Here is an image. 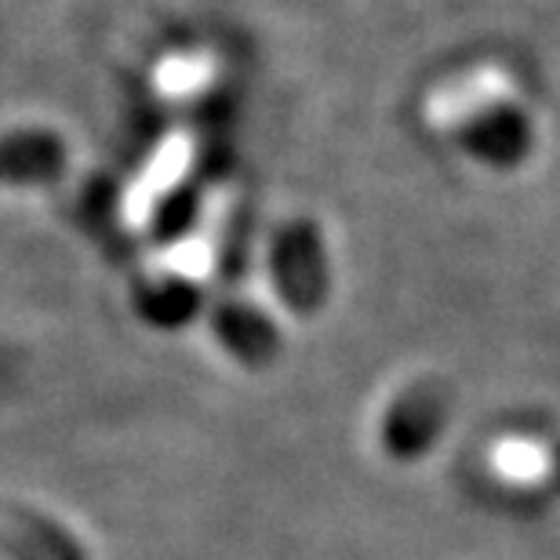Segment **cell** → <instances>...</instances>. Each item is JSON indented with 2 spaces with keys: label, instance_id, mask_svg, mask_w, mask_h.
<instances>
[{
  "label": "cell",
  "instance_id": "cell-6",
  "mask_svg": "<svg viewBox=\"0 0 560 560\" xmlns=\"http://www.w3.org/2000/svg\"><path fill=\"white\" fill-rule=\"evenodd\" d=\"M466 150L480 156L488 164H517L532 145V128L517 109L510 106H491L485 114H477L469 120V131L463 136Z\"/></svg>",
  "mask_w": 560,
  "mask_h": 560
},
{
  "label": "cell",
  "instance_id": "cell-9",
  "mask_svg": "<svg viewBox=\"0 0 560 560\" xmlns=\"http://www.w3.org/2000/svg\"><path fill=\"white\" fill-rule=\"evenodd\" d=\"M495 469L502 477L535 480V485H546V488L560 491V441L546 444V447L502 444L495 452Z\"/></svg>",
  "mask_w": 560,
  "mask_h": 560
},
{
  "label": "cell",
  "instance_id": "cell-7",
  "mask_svg": "<svg viewBox=\"0 0 560 560\" xmlns=\"http://www.w3.org/2000/svg\"><path fill=\"white\" fill-rule=\"evenodd\" d=\"M136 313L156 331H178L200 313V288L189 277L164 273L136 284Z\"/></svg>",
  "mask_w": 560,
  "mask_h": 560
},
{
  "label": "cell",
  "instance_id": "cell-8",
  "mask_svg": "<svg viewBox=\"0 0 560 560\" xmlns=\"http://www.w3.org/2000/svg\"><path fill=\"white\" fill-rule=\"evenodd\" d=\"M200 219V189L194 183H175L156 197L150 211V241L161 248H172L197 226Z\"/></svg>",
  "mask_w": 560,
  "mask_h": 560
},
{
  "label": "cell",
  "instance_id": "cell-2",
  "mask_svg": "<svg viewBox=\"0 0 560 560\" xmlns=\"http://www.w3.org/2000/svg\"><path fill=\"white\" fill-rule=\"evenodd\" d=\"M447 422V394L441 383H416L383 416V447L394 458H416L436 441Z\"/></svg>",
  "mask_w": 560,
  "mask_h": 560
},
{
  "label": "cell",
  "instance_id": "cell-5",
  "mask_svg": "<svg viewBox=\"0 0 560 560\" xmlns=\"http://www.w3.org/2000/svg\"><path fill=\"white\" fill-rule=\"evenodd\" d=\"M0 553L11 560H84L59 524L22 506H0Z\"/></svg>",
  "mask_w": 560,
  "mask_h": 560
},
{
  "label": "cell",
  "instance_id": "cell-4",
  "mask_svg": "<svg viewBox=\"0 0 560 560\" xmlns=\"http://www.w3.org/2000/svg\"><path fill=\"white\" fill-rule=\"evenodd\" d=\"M211 335L244 368H270L280 353V331L259 306L244 299H222L211 310Z\"/></svg>",
  "mask_w": 560,
  "mask_h": 560
},
{
  "label": "cell",
  "instance_id": "cell-1",
  "mask_svg": "<svg viewBox=\"0 0 560 560\" xmlns=\"http://www.w3.org/2000/svg\"><path fill=\"white\" fill-rule=\"evenodd\" d=\"M270 280L277 299L291 313L310 317L328 302L331 270L324 255L320 226L313 219H291L273 233L270 244Z\"/></svg>",
  "mask_w": 560,
  "mask_h": 560
},
{
  "label": "cell",
  "instance_id": "cell-3",
  "mask_svg": "<svg viewBox=\"0 0 560 560\" xmlns=\"http://www.w3.org/2000/svg\"><path fill=\"white\" fill-rule=\"evenodd\" d=\"M70 167V150L51 128H19L0 136V186H55Z\"/></svg>",
  "mask_w": 560,
  "mask_h": 560
}]
</instances>
